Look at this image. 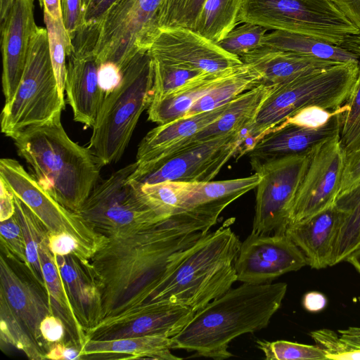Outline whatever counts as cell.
Here are the masks:
<instances>
[{
    "instance_id": "e0dca14e",
    "label": "cell",
    "mask_w": 360,
    "mask_h": 360,
    "mask_svg": "<svg viewBox=\"0 0 360 360\" xmlns=\"http://www.w3.org/2000/svg\"><path fill=\"white\" fill-rule=\"evenodd\" d=\"M148 52L153 59L214 72L243 63L193 30L183 27L159 29Z\"/></svg>"
},
{
    "instance_id": "2e32d148",
    "label": "cell",
    "mask_w": 360,
    "mask_h": 360,
    "mask_svg": "<svg viewBox=\"0 0 360 360\" xmlns=\"http://www.w3.org/2000/svg\"><path fill=\"white\" fill-rule=\"evenodd\" d=\"M190 308L170 302L146 303L103 319L86 330L87 340L161 335L172 338L191 319Z\"/></svg>"
},
{
    "instance_id": "be15d7a7",
    "label": "cell",
    "mask_w": 360,
    "mask_h": 360,
    "mask_svg": "<svg viewBox=\"0 0 360 360\" xmlns=\"http://www.w3.org/2000/svg\"><path fill=\"white\" fill-rule=\"evenodd\" d=\"M360 274V245L345 259Z\"/></svg>"
},
{
    "instance_id": "d6986e66",
    "label": "cell",
    "mask_w": 360,
    "mask_h": 360,
    "mask_svg": "<svg viewBox=\"0 0 360 360\" xmlns=\"http://www.w3.org/2000/svg\"><path fill=\"white\" fill-rule=\"evenodd\" d=\"M67 60L65 91L74 120L93 127L104 98L98 80V63L93 53L73 49Z\"/></svg>"
},
{
    "instance_id": "9a60e30c",
    "label": "cell",
    "mask_w": 360,
    "mask_h": 360,
    "mask_svg": "<svg viewBox=\"0 0 360 360\" xmlns=\"http://www.w3.org/2000/svg\"><path fill=\"white\" fill-rule=\"evenodd\" d=\"M307 265L305 256L284 233L271 235L254 232L241 243L234 262L237 280L260 285Z\"/></svg>"
},
{
    "instance_id": "9f6ffc18",
    "label": "cell",
    "mask_w": 360,
    "mask_h": 360,
    "mask_svg": "<svg viewBox=\"0 0 360 360\" xmlns=\"http://www.w3.org/2000/svg\"><path fill=\"white\" fill-rule=\"evenodd\" d=\"M15 212L14 195L0 178V221L11 218Z\"/></svg>"
},
{
    "instance_id": "8992f818",
    "label": "cell",
    "mask_w": 360,
    "mask_h": 360,
    "mask_svg": "<svg viewBox=\"0 0 360 360\" xmlns=\"http://www.w3.org/2000/svg\"><path fill=\"white\" fill-rule=\"evenodd\" d=\"M122 72L119 85L105 96L92 127L89 148L103 166L122 158L153 98L154 65L148 50L138 53Z\"/></svg>"
},
{
    "instance_id": "680465c9",
    "label": "cell",
    "mask_w": 360,
    "mask_h": 360,
    "mask_svg": "<svg viewBox=\"0 0 360 360\" xmlns=\"http://www.w3.org/2000/svg\"><path fill=\"white\" fill-rule=\"evenodd\" d=\"M326 304V297L322 293L316 291L307 292L302 300L304 308L310 312H318L323 310Z\"/></svg>"
},
{
    "instance_id": "74e56055",
    "label": "cell",
    "mask_w": 360,
    "mask_h": 360,
    "mask_svg": "<svg viewBox=\"0 0 360 360\" xmlns=\"http://www.w3.org/2000/svg\"><path fill=\"white\" fill-rule=\"evenodd\" d=\"M44 19L48 32L49 53L60 97L64 99L68 53L73 49L63 18L53 20L44 11Z\"/></svg>"
},
{
    "instance_id": "44dd1931",
    "label": "cell",
    "mask_w": 360,
    "mask_h": 360,
    "mask_svg": "<svg viewBox=\"0 0 360 360\" xmlns=\"http://www.w3.org/2000/svg\"><path fill=\"white\" fill-rule=\"evenodd\" d=\"M342 217L334 205L288 225L285 233L301 250L307 265L315 269L330 266Z\"/></svg>"
},
{
    "instance_id": "d4e9b609",
    "label": "cell",
    "mask_w": 360,
    "mask_h": 360,
    "mask_svg": "<svg viewBox=\"0 0 360 360\" xmlns=\"http://www.w3.org/2000/svg\"><path fill=\"white\" fill-rule=\"evenodd\" d=\"M262 77V84L279 86L314 70L338 63L261 46L240 57Z\"/></svg>"
},
{
    "instance_id": "ee69618b",
    "label": "cell",
    "mask_w": 360,
    "mask_h": 360,
    "mask_svg": "<svg viewBox=\"0 0 360 360\" xmlns=\"http://www.w3.org/2000/svg\"><path fill=\"white\" fill-rule=\"evenodd\" d=\"M1 248L5 255L27 267L26 245L15 213L0 224Z\"/></svg>"
},
{
    "instance_id": "03108f58",
    "label": "cell",
    "mask_w": 360,
    "mask_h": 360,
    "mask_svg": "<svg viewBox=\"0 0 360 360\" xmlns=\"http://www.w3.org/2000/svg\"><path fill=\"white\" fill-rule=\"evenodd\" d=\"M39 1V4L41 8H43L44 7V0H38Z\"/></svg>"
},
{
    "instance_id": "4316f807",
    "label": "cell",
    "mask_w": 360,
    "mask_h": 360,
    "mask_svg": "<svg viewBox=\"0 0 360 360\" xmlns=\"http://www.w3.org/2000/svg\"><path fill=\"white\" fill-rule=\"evenodd\" d=\"M39 254L45 291L51 310L63 321L71 342L82 349L88 340L86 330L76 316L56 257L48 248L47 236L40 243Z\"/></svg>"
},
{
    "instance_id": "83f0119b",
    "label": "cell",
    "mask_w": 360,
    "mask_h": 360,
    "mask_svg": "<svg viewBox=\"0 0 360 360\" xmlns=\"http://www.w3.org/2000/svg\"><path fill=\"white\" fill-rule=\"evenodd\" d=\"M274 87L275 86L260 84L241 94L227 104L226 109L217 120L200 131L182 146L240 131L252 124L263 103Z\"/></svg>"
},
{
    "instance_id": "1f68e13d",
    "label": "cell",
    "mask_w": 360,
    "mask_h": 360,
    "mask_svg": "<svg viewBox=\"0 0 360 360\" xmlns=\"http://www.w3.org/2000/svg\"><path fill=\"white\" fill-rule=\"evenodd\" d=\"M260 84H262V77L257 70L244 63L238 65L198 100L185 116L210 111L221 107L241 94Z\"/></svg>"
},
{
    "instance_id": "681fc988",
    "label": "cell",
    "mask_w": 360,
    "mask_h": 360,
    "mask_svg": "<svg viewBox=\"0 0 360 360\" xmlns=\"http://www.w3.org/2000/svg\"><path fill=\"white\" fill-rule=\"evenodd\" d=\"M39 330L42 340L51 345L62 342L66 328L60 317L54 314H50L42 319Z\"/></svg>"
},
{
    "instance_id": "91938a15",
    "label": "cell",
    "mask_w": 360,
    "mask_h": 360,
    "mask_svg": "<svg viewBox=\"0 0 360 360\" xmlns=\"http://www.w3.org/2000/svg\"><path fill=\"white\" fill-rule=\"evenodd\" d=\"M44 11L53 20L63 18L60 0H44Z\"/></svg>"
},
{
    "instance_id": "f546056e",
    "label": "cell",
    "mask_w": 360,
    "mask_h": 360,
    "mask_svg": "<svg viewBox=\"0 0 360 360\" xmlns=\"http://www.w3.org/2000/svg\"><path fill=\"white\" fill-rule=\"evenodd\" d=\"M335 62H359L355 53L341 46L310 35L274 30L266 34L262 46Z\"/></svg>"
},
{
    "instance_id": "6f0895ef",
    "label": "cell",
    "mask_w": 360,
    "mask_h": 360,
    "mask_svg": "<svg viewBox=\"0 0 360 360\" xmlns=\"http://www.w3.org/2000/svg\"><path fill=\"white\" fill-rule=\"evenodd\" d=\"M360 31V0H331Z\"/></svg>"
},
{
    "instance_id": "836d02e7",
    "label": "cell",
    "mask_w": 360,
    "mask_h": 360,
    "mask_svg": "<svg viewBox=\"0 0 360 360\" xmlns=\"http://www.w3.org/2000/svg\"><path fill=\"white\" fill-rule=\"evenodd\" d=\"M243 0H206L193 30L217 43L237 25Z\"/></svg>"
},
{
    "instance_id": "7c38bea8",
    "label": "cell",
    "mask_w": 360,
    "mask_h": 360,
    "mask_svg": "<svg viewBox=\"0 0 360 360\" xmlns=\"http://www.w3.org/2000/svg\"><path fill=\"white\" fill-rule=\"evenodd\" d=\"M0 178L49 232H65L75 238L86 259L90 260L107 240L108 237L90 226L79 213L54 199L17 160H0Z\"/></svg>"
},
{
    "instance_id": "f5cc1de1",
    "label": "cell",
    "mask_w": 360,
    "mask_h": 360,
    "mask_svg": "<svg viewBox=\"0 0 360 360\" xmlns=\"http://www.w3.org/2000/svg\"><path fill=\"white\" fill-rule=\"evenodd\" d=\"M63 23L71 40L80 25L82 0H62Z\"/></svg>"
},
{
    "instance_id": "db71d44e",
    "label": "cell",
    "mask_w": 360,
    "mask_h": 360,
    "mask_svg": "<svg viewBox=\"0 0 360 360\" xmlns=\"http://www.w3.org/2000/svg\"><path fill=\"white\" fill-rule=\"evenodd\" d=\"M84 354L82 348L71 343L63 342H56L49 345V348L45 352V359L51 360H75L82 359Z\"/></svg>"
},
{
    "instance_id": "cb8c5ba5",
    "label": "cell",
    "mask_w": 360,
    "mask_h": 360,
    "mask_svg": "<svg viewBox=\"0 0 360 360\" xmlns=\"http://www.w3.org/2000/svg\"><path fill=\"white\" fill-rule=\"evenodd\" d=\"M0 290L40 345L42 340L40 323L46 316L53 314L48 298L43 296L33 284L20 276L3 255L0 257Z\"/></svg>"
},
{
    "instance_id": "c3c4849f",
    "label": "cell",
    "mask_w": 360,
    "mask_h": 360,
    "mask_svg": "<svg viewBox=\"0 0 360 360\" xmlns=\"http://www.w3.org/2000/svg\"><path fill=\"white\" fill-rule=\"evenodd\" d=\"M360 183V147L346 155L339 195L349 191Z\"/></svg>"
},
{
    "instance_id": "7a4b0ae2",
    "label": "cell",
    "mask_w": 360,
    "mask_h": 360,
    "mask_svg": "<svg viewBox=\"0 0 360 360\" xmlns=\"http://www.w3.org/2000/svg\"><path fill=\"white\" fill-rule=\"evenodd\" d=\"M285 283L253 285L243 283L195 312L171 338L172 349L195 352V356L224 359L236 338L266 328L281 307Z\"/></svg>"
},
{
    "instance_id": "f1b7e54d",
    "label": "cell",
    "mask_w": 360,
    "mask_h": 360,
    "mask_svg": "<svg viewBox=\"0 0 360 360\" xmlns=\"http://www.w3.org/2000/svg\"><path fill=\"white\" fill-rule=\"evenodd\" d=\"M236 67L202 74L162 98L152 101L148 108V120L162 124L184 117L198 100Z\"/></svg>"
},
{
    "instance_id": "f35d334b",
    "label": "cell",
    "mask_w": 360,
    "mask_h": 360,
    "mask_svg": "<svg viewBox=\"0 0 360 360\" xmlns=\"http://www.w3.org/2000/svg\"><path fill=\"white\" fill-rule=\"evenodd\" d=\"M153 60L154 82L152 101L162 98L200 75L206 73L175 63Z\"/></svg>"
},
{
    "instance_id": "7bdbcfd3",
    "label": "cell",
    "mask_w": 360,
    "mask_h": 360,
    "mask_svg": "<svg viewBox=\"0 0 360 360\" xmlns=\"http://www.w3.org/2000/svg\"><path fill=\"white\" fill-rule=\"evenodd\" d=\"M310 335L325 352L327 359H360V347L344 340L332 330H316L311 332Z\"/></svg>"
},
{
    "instance_id": "9c48e42d",
    "label": "cell",
    "mask_w": 360,
    "mask_h": 360,
    "mask_svg": "<svg viewBox=\"0 0 360 360\" xmlns=\"http://www.w3.org/2000/svg\"><path fill=\"white\" fill-rule=\"evenodd\" d=\"M238 21L341 46L359 30L331 0H243Z\"/></svg>"
},
{
    "instance_id": "60d3db41",
    "label": "cell",
    "mask_w": 360,
    "mask_h": 360,
    "mask_svg": "<svg viewBox=\"0 0 360 360\" xmlns=\"http://www.w3.org/2000/svg\"><path fill=\"white\" fill-rule=\"evenodd\" d=\"M257 347L267 360H326L325 352L316 344L304 345L286 340H257Z\"/></svg>"
},
{
    "instance_id": "52a82bcc",
    "label": "cell",
    "mask_w": 360,
    "mask_h": 360,
    "mask_svg": "<svg viewBox=\"0 0 360 360\" xmlns=\"http://www.w3.org/2000/svg\"><path fill=\"white\" fill-rule=\"evenodd\" d=\"M164 1L118 0L98 24L76 32L74 50L93 53L98 65L110 63L122 70L138 53L150 48Z\"/></svg>"
},
{
    "instance_id": "277c9868",
    "label": "cell",
    "mask_w": 360,
    "mask_h": 360,
    "mask_svg": "<svg viewBox=\"0 0 360 360\" xmlns=\"http://www.w3.org/2000/svg\"><path fill=\"white\" fill-rule=\"evenodd\" d=\"M13 140L39 184L65 207L78 212L97 185L103 165L89 148L69 137L61 114L25 129Z\"/></svg>"
},
{
    "instance_id": "d590c367",
    "label": "cell",
    "mask_w": 360,
    "mask_h": 360,
    "mask_svg": "<svg viewBox=\"0 0 360 360\" xmlns=\"http://www.w3.org/2000/svg\"><path fill=\"white\" fill-rule=\"evenodd\" d=\"M15 214L23 233L27 257V269L36 282L45 290L39 248L47 236L48 230L33 212L18 198L14 195Z\"/></svg>"
},
{
    "instance_id": "8d00e7d4",
    "label": "cell",
    "mask_w": 360,
    "mask_h": 360,
    "mask_svg": "<svg viewBox=\"0 0 360 360\" xmlns=\"http://www.w3.org/2000/svg\"><path fill=\"white\" fill-rule=\"evenodd\" d=\"M0 339L9 344L31 360L45 359V353L20 319L13 311L4 294L0 290Z\"/></svg>"
},
{
    "instance_id": "f907efd6",
    "label": "cell",
    "mask_w": 360,
    "mask_h": 360,
    "mask_svg": "<svg viewBox=\"0 0 360 360\" xmlns=\"http://www.w3.org/2000/svg\"><path fill=\"white\" fill-rule=\"evenodd\" d=\"M187 0H165L159 15V29L179 26Z\"/></svg>"
},
{
    "instance_id": "4fadbf2b",
    "label": "cell",
    "mask_w": 360,
    "mask_h": 360,
    "mask_svg": "<svg viewBox=\"0 0 360 360\" xmlns=\"http://www.w3.org/2000/svg\"><path fill=\"white\" fill-rule=\"evenodd\" d=\"M240 141V131L185 145L153 162L138 166L129 176L134 185L167 181H212L234 157Z\"/></svg>"
},
{
    "instance_id": "5bb4252c",
    "label": "cell",
    "mask_w": 360,
    "mask_h": 360,
    "mask_svg": "<svg viewBox=\"0 0 360 360\" xmlns=\"http://www.w3.org/2000/svg\"><path fill=\"white\" fill-rule=\"evenodd\" d=\"M345 157L339 134L312 148L308 167L293 201L288 226L334 205L340 193Z\"/></svg>"
},
{
    "instance_id": "f6af8a7d",
    "label": "cell",
    "mask_w": 360,
    "mask_h": 360,
    "mask_svg": "<svg viewBox=\"0 0 360 360\" xmlns=\"http://www.w3.org/2000/svg\"><path fill=\"white\" fill-rule=\"evenodd\" d=\"M342 108L333 112L319 106H308L294 113L283 123L309 127H319L326 124Z\"/></svg>"
},
{
    "instance_id": "6da1fadb",
    "label": "cell",
    "mask_w": 360,
    "mask_h": 360,
    "mask_svg": "<svg viewBox=\"0 0 360 360\" xmlns=\"http://www.w3.org/2000/svg\"><path fill=\"white\" fill-rule=\"evenodd\" d=\"M211 227L184 211L148 229L108 238L89 260L101 293L103 319L143 304L171 256Z\"/></svg>"
},
{
    "instance_id": "d6a6232c",
    "label": "cell",
    "mask_w": 360,
    "mask_h": 360,
    "mask_svg": "<svg viewBox=\"0 0 360 360\" xmlns=\"http://www.w3.org/2000/svg\"><path fill=\"white\" fill-rule=\"evenodd\" d=\"M335 207L342 217L330 266L345 261L360 245V183L337 198Z\"/></svg>"
},
{
    "instance_id": "bcb514c9",
    "label": "cell",
    "mask_w": 360,
    "mask_h": 360,
    "mask_svg": "<svg viewBox=\"0 0 360 360\" xmlns=\"http://www.w3.org/2000/svg\"><path fill=\"white\" fill-rule=\"evenodd\" d=\"M117 1L118 0H82L81 20L78 30L89 28L98 24Z\"/></svg>"
},
{
    "instance_id": "b9f144b4",
    "label": "cell",
    "mask_w": 360,
    "mask_h": 360,
    "mask_svg": "<svg viewBox=\"0 0 360 360\" xmlns=\"http://www.w3.org/2000/svg\"><path fill=\"white\" fill-rule=\"evenodd\" d=\"M267 30L258 25L243 22L217 44L226 51L240 58L260 48Z\"/></svg>"
},
{
    "instance_id": "ac0fdd59",
    "label": "cell",
    "mask_w": 360,
    "mask_h": 360,
    "mask_svg": "<svg viewBox=\"0 0 360 360\" xmlns=\"http://www.w3.org/2000/svg\"><path fill=\"white\" fill-rule=\"evenodd\" d=\"M34 9V0H14L1 21L2 90L6 101L13 96L25 70L37 27Z\"/></svg>"
},
{
    "instance_id": "8fae6325",
    "label": "cell",
    "mask_w": 360,
    "mask_h": 360,
    "mask_svg": "<svg viewBox=\"0 0 360 360\" xmlns=\"http://www.w3.org/2000/svg\"><path fill=\"white\" fill-rule=\"evenodd\" d=\"M311 150L262 162L250 160L252 169L261 177L255 188L252 232L262 235L285 233Z\"/></svg>"
},
{
    "instance_id": "ab89813d",
    "label": "cell",
    "mask_w": 360,
    "mask_h": 360,
    "mask_svg": "<svg viewBox=\"0 0 360 360\" xmlns=\"http://www.w3.org/2000/svg\"><path fill=\"white\" fill-rule=\"evenodd\" d=\"M354 86L340 115L339 139L346 155L360 147V62Z\"/></svg>"
},
{
    "instance_id": "ffe728a7",
    "label": "cell",
    "mask_w": 360,
    "mask_h": 360,
    "mask_svg": "<svg viewBox=\"0 0 360 360\" xmlns=\"http://www.w3.org/2000/svg\"><path fill=\"white\" fill-rule=\"evenodd\" d=\"M323 126L309 127L283 123L265 134L247 154L250 160L266 161L309 152L321 142L339 134L340 115Z\"/></svg>"
},
{
    "instance_id": "30bf717a",
    "label": "cell",
    "mask_w": 360,
    "mask_h": 360,
    "mask_svg": "<svg viewBox=\"0 0 360 360\" xmlns=\"http://www.w3.org/2000/svg\"><path fill=\"white\" fill-rule=\"evenodd\" d=\"M136 167V162L127 165L97 184L77 212L108 238L137 233L167 219L152 210L128 181Z\"/></svg>"
},
{
    "instance_id": "484cf974",
    "label": "cell",
    "mask_w": 360,
    "mask_h": 360,
    "mask_svg": "<svg viewBox=\"0 0 360 360\" xmlns=\"http://www.w3.org/2000/svg\"><path fill=\"white\" fill-rule=\"evenodd\" d=\"M172 340L144 335L114 340L89 339L82 347V359L180 360L172 352Z\"/></svg>"
},
{
    "instance_id": "7402d4cb",
    "label": "cell",
    "mask_w": 360,
    "mask_h": 360,
    "mask_svg": "<svg viewBox=\"0 0 360 360\" xmlns=\"http://www.w3.org/2000/svg\"><path fill=\"white\" fill-rule=\"evenodd\" d=\"M227 104L213 110L158 124L149 131L140 142L136 153L137 165L157 161L186 144L200 131L217 120Z\"/></svg>"
},
{
    "instance_id": "5b68a950",
    "label": "cell",
    "mask_w": 360,
    "mask_h": 360,
    "mask_svg": "<svg viewBox=\"0 0 360 360\" xmlns=\"http://www.w3.org/2000/svg\"><path fill=\"white\" fill-rule=\"evenodd\" d=\"M359 62L338 63L275 86L253 123L240 131L239 155H247L265 134L300 110L311 105L333 112L342 108L357 79Z\"/></svg>"
},
{
    "instance_id": "e575fe53",
    "label": "cell",
    "mask_w": 360,
    "mask_h": 360,
    "mask_svg": "<svg viewBox=\"0 0 360 360\" xmlns=\"http://www.w3.org/2000/svg\"><path fill=\"white\" fill-rule=\"evenodd\" d=\"M131 185L152 210L168 219L182 212L191 182L167 181L153 184Z\"/></svg>"
},
{
    "instance_id": "3957f363",
    "label": "cell",
    "mask_w": 360,
    "mask_h": 360,
    "mask_svg": "<svg viewBox=\"0 0 360 360\" xmlns=\"http://www.w3.org/2000/svg\"><path fill=\"white\" fill-rule=\"evenodd\" d=\"M240 245L228 221L214 231L203 233L171 256L143 304L170 302L195 313L202 309L238 281L234 262Z\"/></svg>"
},
{
    "instance_id": "ba28073f",
    "label": "cell",
    "mask_w": 360,
    "mask_h": 360,
    "mask_svg": "<svg viewBox=\"0 0 360 360\" xmlns=\"http://www.w3.org/2000/svg\"><path fill=\"white\" fill-rule=\"evenodd\" d=\"M65 108L49 53L48 32L37 27L25 70L13 96L5 101L1 129L12 139L25 129L43 124Z\"/></svg>"
},
{
    "instance_id": "816d5d0a",
    "label": "cell",
    "mask_w": 360,
    "mask_h": 360,
    "mask_svg": "<svg viewBox=\"0 0 360 360\" xmlns=\"http://www.w3.org/2000/svg\"><path fill=\"white\" fill-rule=\"evenodd\" d=\"M122 77V70L115 65L110 63L98 65V84L104 97L119 85Z\"/></svg>"
},
{
    "instance_id": "603a6c76",
    "label": "cell",
    "mask_w": 360,
    "mask_h": 360,
    "mask_svg": "<svg viewBox=\"0 0 360 360\" xmlns=\"http://www.w3.org/2000/svg\"><path fill=\"white\" fill-rule=\"evenodd\" d=\"M55 257L76 316L86 331L103 319L101 293L89 260Z\"/></svg>"
},
{
    "instance_id": "e7e4bbea",
    "label": "cell",
    "mask_w": 360,
    "mask_h": 360,
    "mask_svg": "<svg viewBox=\"0 0 360 360\" xmlns=\"http://www.w3.org/2000/svg\"><path fill=\"white\" fill-rule=\"evenodd\" d=\"M13 1L14 0H0V21L6 16Z\"/></svg>"
},
{
    "instance_id": "6125c7cd",
    "label": "cell",
    "mask_w": 360,
    "mask_h": 360,
    "mask_svg": "<svg viewBox=\"0 0 360 360\" xmlns=\"http://www.w3.org/2000/svg\"><path fill=\"white\" fill-rule=\"evenodd\" d=\"M341 46L355 53L360 58V34L349 37Z\"/></svg>"
},
{
    "instance_id": "94428289",
    "label": "cell",
    "mask_w": 360,
    "mask_h": 360,
    "mask_svg": "<svg viewBox=\"0 0 360 360\" xmlns=\"http://www.w3.org/2000/svg\"><path fill=\"white\" fill-rule=\"evenodd\" d=\"M338 333L342 339L360 347V327H349Z\"/></svg>"
},
{
    "instance_id": "7dc6e473",
    "label": "cell",
    "mask_w": 360,
    "mask_h": 360,
    "mask_svg": "<svg viewBox=\"0 0 360 360\" xmlns=\"http://www.w3.org/2000/svg\"><path fill=\"white\" fill-rule=\"evenodd\" d=\"M47 245L54 255H75L82 261H88L85 259L76 239L65 232L48 231Z\"/></svg>"
},
{
    "instance_id": "4dcf8cb0",
    "label": "cell",
    "mask_w": 360,
    "mask_h": 360,
    "mask_svg": "<svg viewBox=\"0 0 360 360\" xmlns=\"http://www.w3.org/2000/svg\"><path fill=\"white\" fill-rule=\"evenodd\" d=\"M261 177L257 172L251 176L205 182H191V186L183 205L182 212L210 205L228 206L235 200L255 188Z\"/></svg>"
},
{
    "instance_id": "11a10c76",
    "label": "cell",
    "mask_w": 360,
    "mask_h": 360,
    "mask_svg": "<svg viewBox=\"0 0 360 360\" xmlns=\"http://www.w3.org/2000/svg\"><path fill=\"white\" fill-rule=\"evenodd\" d=\"M206 0H187L179 26L193 30Z\"/></svg>"
}]
</instances>
